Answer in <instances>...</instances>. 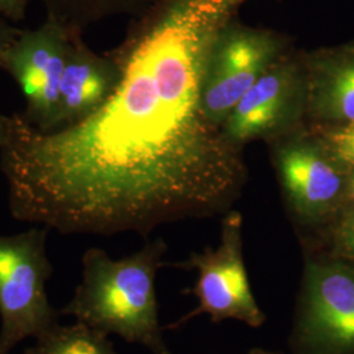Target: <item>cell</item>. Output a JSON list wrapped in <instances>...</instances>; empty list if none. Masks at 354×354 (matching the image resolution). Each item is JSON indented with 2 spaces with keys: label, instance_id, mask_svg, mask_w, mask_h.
<instances>
[{
  "label": "cell",
  "instance_id": "obj_1",
  "mask_svg": "<svg viewBox=\"0 0 354 354\" xmlns=\"http://www.w3.org/2000/svg\"><path fill=\"white\" fill-rule=\"evenodd\" d=\"M256 0H151L114 55L120 79L88 117L59 131L3 120L13 215L61 232L149 234L225 215L248 178L243 149L203 112L216 35Z\"/></svg>",
  "mask_w": 354,
  "mask_h": 354
},
{
  "label": "cell",
  "instance_id": "obj_2",
  "mask_svg": "<svg viewBox=\"0 0 354 354\" xmlns=\"http://www.w3.org/2000/svg\"><path fill=\"white\" fill-rule=\"evenodd\" d=\"M165 251L160 239L120 260L91 248L83 256L82 281L59 314L140 344L152 354H174L163 337L155 289Z\"/></svg>",
  "mask_w": 354,
  "mask_h": 354
},
{
  "label": "cell",
  "instance_id": "obj_3",
  "mask_svg": "<svg viewBox=\"0 0 354 354\" xmlns=\"http://www.w3.org/2000/svg\"><path fill=\"white\" fill-rule=\"evenodd\" d=\"M304 251L291 349L294 354H354V264Z\"/></svg>",
  "mask_w": 354,
  "mask_h": 354
},
{
  "label": "cell",
  "instance_id": "obj_4",
  "mask_svg": "<svg viewBox=\"0 0 354 354\" xmlns=\"http://www.w3.org/2000/svg\"><path fill=\"white\" fill-rule=\"evenodd\" d=\"M269 145L286 210L311 241L342 212L348 174L307 124Z\"/></svg>",
  "mask_w": 354,
  "mask_h": 354
},
{
  "label": "cell",
  "instance_id": "obj_5",
  "mask_svg": "<svg viewBox=\"0 0 354 354\" xmlns=\"http://www.w3.org/2000/svg\"><path fill=\"white\" fill-rule=\"evenodd\" d=\"M45 239L46 228L0 236V354L58 323L46 292L53 268Z\"/></svg>",
  "mask_w": 354,
  "mask_h": 354
},
{
  "label": "cell",
  "instance_id": "obj_6",
  "mask_svg": "<svg viewBox=\"0 0 354 354\" xmlns=\"http://www.w3.org/2000/svg\"><path fill=\"white\" fill-rule=\"evenodd\" d=\"M291 49L290 38L279 30L247 26L239 17L228 23L216 35L205 62L201 106L206 120L222 129L266 68Z\"/></svg>",
  "mask_w": 354,
  "mask_h": 354
},
{
  "label": "cell",
  "instance_id": "obj_7",
  "mask_svg": "<svg viewBox=\"0 0 354 354\" xmlns=\"http://www.w3.org/2000/svg\"><path fill=\"white\" fill-rule=\"evenodd\" d=\"M172 266L197 273L190 292L197 298V307L165 329H177L193 317L207 315L213 323L228 319L260 328L266 314L253 295L243 254V216L238 210L223 215L221 241L215 248L192 253L185 261Z\"/></svg>",
  "mask_w": 354,
  "mask_h": 354
},
{
  "label": "cell",
  "instance_id": "obj_8",
  "mask_svg": "<svg viewBox=\"0 0 354 354\" xmlns=\"http://www.w3.org/2000/svg\"><path fill=\"white\" fill-rule=\"evenodd\" d=\"M307 124V88L302 51L270 64L222 127L228 142L243 149L253 140H277Z\"/></svg>",
  "mask_w": 354,
  "mask_h": 354
},
{
  "label": "cell",
  "instance_id": "obj_9",
  "mask_svg": "<svg viewBox=\"0 0 354 354\" xmlns=\"http://www.w3.org/2000/svg\"><path fill=\"white\" fill-rule=\"evenodd\" d=\"M71 49L61 28L48 26L24 35L0 55L19 80L32 111L49 124L58 120L59 86Z\"/></svg>",
  "mask_w": 354,
  "mask_h": 354
},
{
  "label": "cell",
  "instance_id": "obj_10",
  "mask_svg": "<svg viewBox=\"0 0 354 354\" xmlns=\"http://www.w3.org/2000/svg\"><path fill=\"white\" fill-rule=\"evenodd\" d=\"M307 124L354 122V41L339 46L302 51Z\"/></svg>",
  "mask_w": 354,
  "mask_h": 354
},
{
  "label": "cell",
  "instance_id": "obj_11",
  "mask_svg": "<svg viewBox=\"0 0 354 354\" xmlns=\"http://www.w3.org/2000/svg\"><path fill=\"white\" fill-rule=\"evenodd\" d=\"M120 79L114 59H104L86 50L70 51L59 86L58 120L75 124L102 106Z\"/></svg>",
  "mask_w": 354,
  "mask_h": 354
},
{
  "label": "cell",
  "instance_id": "obj_12",
  "mask_svg": "<svg viewBox=\"0 0 354 354\" xmlns=\"http://www.w3.org/2000/svg\"><path fill=\"white\" fill-rule=\"evenodd\" d=\"M24 354H118L108 335L87 324L75 322L71 326L58 323L36 337Z\"/></svg>",
  "mask_w": 354,
  "mask_h": 354
},
{
  "label": "cell",
  "instance_id": "obj_13",
  "mask_svg": "<svg viewBox=\"0 0 354 354\" xmlns=\"http://www.w3.org/2000/svg\"><path fill=\"white\" fill-rule=\"evenodd\" d=\"M304 245L307 251L326 253L354 264V206L342 209L327 227Z\"/></svg>",
  "mask_w": 354,
  "mask_h": 354
},
{
  "label": "cell",
  "instance_id": "obj_14",
  "mask_svg": "<svg viewBox=\"0 0 354 354\" xmlns=\"http://www.w3.org/2000/svg\"><path fill=\"white\" fill-rule=\"evenodd\" d=\"M307 125L348 175L354 171V122L344 125Z\"/></svg>",
  "mask_w": 354,
  "mask_h": 354
},
{
  "label": "cell",
  "instance_id": "obj_15",
  "mask_svg": "<svg viewBox=\"0 0 354 354\" xmlns=\"http://www.w3.org/2000/svg\"><path fill=\"white\" fill-rule=\"evenodd\" d=\"M354 206V171H352L348 178H346V185H345V192H344V206L345 207H351Z\"/></svg>",
  "mask_w": 354,
  "mask_h": 354
},
{
  "label": "cell",
  "instance_id": "obj_16",
  "mask_svg": "<svg viewBox=\"0 0 354 354\" xmlns=\"http://www.w3.org/2000/svg\"><path fill=\"white\" fill-rule=\"evenodd\" d=\"M20 6H21L20 0H0V11H4V12H19Z\"/></svg>",
  "mask_w": 354,
  "mask_h": 354
},
{
  "label": "cell",
  "instance_id": "obj_17",
  "mask_svg": "<svg viewBox=\"0 0 354 354\" xmlns=\"http://www.w3.org/2000/svg\"><path fill=\"white\" fill-rule=\"evenodd\" d=\"M248 354H282L279 352H272V351H268V349H263V348H253L251 349Z\"/></svg>",
  "mask_w": 354,
  "mask_h": 354
},
{
  "label": "cell",
  "instance_id": "obj_18",
  "mask_svg": "<svg viewBox=\"0 0 354 354\" xmlns=\"http://www.w3.org/2000/svg\"><path fill=\"white\" fill-rule=\"evenodd\" d=\"M145 1H146V3H150V1H151V0H145Z\"/></svg>",
  "mask_w": 354,
  "mask_h": 354
},
{
  "label": "cell",
  "instance_id": "obj_19",
  "mask_svg": "<svg viewBox=\"0 0 354 354\" xmlns=\"http://www.w3.org/2000/svg\"><path fill=\"white\" fill-rule=\"evenodd\" d=\"M0 129H1V121H0Z\"/></svg>",
  "mask_w": 354,
  "mask_h": 354
},
{
  "label": "cell",
  "instance_id": "obj_20",
  "mask_svg": "<svg viewBox=\"0 0 354 354\" xmlns=\"http://www.w3.org/2000/svg\"><path fill=\"white\" fill-rule=\"evenodd\" d=\"M1 53H3V50H0V55H1Z\"/></svg>",
  "mask_w": 354,
  "mask_h": 354
}]
</instances>
